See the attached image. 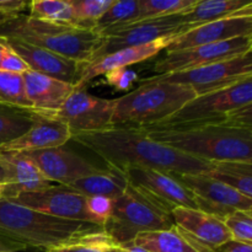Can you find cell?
<instances>
[{"instance_id":"obj_16","label":"cell","mask_w":252,"mask_h":252,"mask_svg":"<svg viewBox=\"0 0 252 252\" xmlns=\"http://www.w3.org/2000/svg\"><path fill=\"white\" fill-rule=\"evenodd\" d=\"M245 36H252V10L218 21L208 22L177 34L165 52L182 51Z\"/></svg>"},{"instance_id":"obj_42","label":"cell","mask_w":252,"mask_h":252,"mask_svg":"<svg viewBox=\"0 0 252 252\" xmlns=\"http://www.w3.org/2000/svg\"><path fill=\"white\" fill-rule=\"evenodd\" d=\"M0 252H25V251L16 250V249H12V248H10V246L4 245V244L0 243Z\"/></svg>"},{"instance_id":"obj_6","label":"cell","mask_w":252,"mask_h":252,"mask_svg":"<svg viewBox=\"0 0 252 252\" xmlns=\"http://www.w3.org/2000/svg\"><path fill=\"white\" fill-rule=\"evenodd\" d=\"M175 226L172 211L143 189L128 184L126 191L113 199L110 218L103 231L117 246L133 243L138 234L169 230Z\"/></svg>"},{"instance_id":"obj_24","label":"cell","mask_w":252,"mask_h":252,"mask_svg":"<svg viewBox=\"0 0 252 252\" xmlns=\"http://www.w3.org/2000/svg\"><path fill=\"white\" fill-rule=\"evenodd\" d=\"M248 10H252L250 0H198L192 9L182 12L181 21L182 24L189 25L192 30L201 25L226 19Z\"/></svg>"},{"instance_id":"obj_41","label":"cell","mask_w":252,"mask_h":252,"mask_svg":"<svg viewBox=\"0 0 252 252\" xmlns=\"http://www.w3.org/2000/svg\"><path fill=\"white\" fill-rule=\"evenodd\" d=\"M6 46H7L6 39L2 38V37H0V62H1L2 57H4V53H5V49H6Z\"/></svg>"},{"instance_id":"obj_31","label":"cell","mask_w":252,"mask_h":252,"mask_svg":"<svg viewBox=\"0 0 252 252\" xmlns=\"http://www.w3.org/2000/svg\"><path fill=\"white\" fill-rule=\"evenodd\" d=\"M115 0H70L76 26L94 30L97 20L105 14Z\"/></svg>"},{"instance_id":"obj_38","label":"cell","mask_w":252,"mask_h":252,"mask_svg":"<svg viewBox=\"0 0 252 252\" xmlns=\"http://www.w3.org/2000/svg\"><path fill=\"white\" fill-rule=\"evenodd\" d=\"M29 2L22 0H0V24L20 14H25Z\"/></svg>"},{"instance_id":"obj_14","label":"cell","mask_w":252,"mask_h":252,"mask_svg":"<svg viewBox=\"0 0 252 252\" xmlns=\"http://www.w3.org/2000/svg\"><path fill=\"white\" fill-rule=\"evenodd\" d=\"M123 171L129 184L145 191L171 211L179 207L197 209L193 196L176 174L147 167H127Z\"/></svg>"},{"instance_id":"obj_20","label":"cell","mask_w":252,"mask_h":252,"mask_svg":"<svg viewBox=\"0 0 252 252\" xmlns=\"http://www.w3.org/2000/svg\"><path fill=\"white\" fill-rule=\"evenodd\" d=\"M9 46L24 59L30 70L51 76L75 86L80 78L81 64L64 58L47 49L25 43L17 39H6Z\"/></svg>"},{"instance_id":"obj_23","label":"cell","mask_w":252,"mask_h":252,"mask_svg":"<svg viewBox=\"0 0 252 252\" xmlns=\"http://www.w3.org/2000/svg\"><path fill=\"white\" fill-rule=\"evenodd\" d=\"M128 184L129 182L123 170L107 166L100 171L76 180L68 186L85 197L100 196L116 199L126 191Z\"/></svg>"},{"instance_id":"obj_37","label":"cell","mask_w":252,"mask_h":252,"mask_svg":"<svg viewBox=\"0 0 252 252\" xmlns=\"http://www.w3.org/2000/svg\"><path fill=\"white\" fill-rule=\"evenodd\" d=\"M105 76L107 84L115 86L117 90H128L137 79V73L125 68L120 69V70L110 71V73L105 74Z\"/></svg>"},{"instance_id":"obj_10","label":"cell","mask_w":252,"mask_h":252,"mask_svg":"<svg viewBox=\"0 0 252 252\" xmlns=\"http://www.w3.org/2000/svg\"><path fill=\"white\" fill-rule=\"evenodd\" d=\"M177 177L192 193L197 209L204 213L224 221L235 211L252 212V198H248L209 175L186 174L177 175Z\"/></svg>"},{"instance_id":"obj_7","label":"cell","mask_w":252,"mask_h":252,"mask_svg":"<svg viewBox=\"0 0 252 252\" xmlns=\"http://www.w3.org/2000/svg\"><path fill=\"white\" fill-rule=\"evenodd\" d=\"M248 105H252V78L216 93L196 96L169 118L145 128H189L213 125L231 127L233 113Z\"/></svg>"},{"instance_id":"obj_15","label":"cell","mask_w":252,"mask_h":252,"mask_svg":"<svg viewBox=\"0 0 252 252\" xmlns=\"http://www.w3.org/2000/svg\"><path fill=\"white\" fill-rule=\"evenodd\" d=\"M24 154L38 167L47 180L63 186H68L76 180L103 169L94 165L78 153L63 147L24 152Z\"/></svg>"},{"instance_id":"obj_25","label":"cell","mask_w":252,"mask_h":252,"mask_svg":"<svg viewBox=\"0 0 252 252\" xmlns=\"http://www.w3.org/2000/svg\"><path fill=\"white\" fill-rule=\"evenodd\" d=\"M36 111L0 103V148L19 139L32 127Z\"/></svg>"},{"instance_id":"obj_19","label":"cell","mask_w":252,"mask_h":252,"mask_svg":"<svg viewBox=\"0 0 252 252\" xmlns=\"http://www.w3.org/2000/svg\"><path fill=\"white\" fill-rule=\"evenodd\" d=\"M174 37L175 36L164 37V38L157 39V41L143 44V46L121 49L115 53L101 57L96 61L83 63L81 64L80 78H79L75 88H86L88 83H90L93 79L97 78V76L105 75L110 71L128 68L133 64L140 63V62L147 61L152 57H155L158 53L167 48Z\"/></svg>"},{"instance_id":"obj_18","label":"cell","mask_w":252,"mask_h":252,"mask_svg":"<svg viewBox=\"0 0 252 252\" xmlns=\"http://www.w3.org/2000/svg\"><path fill=\"white\" fill-rule=\"evenodd\" d=\"M0 167L4 174V182L0 185L4 199H12L20 193L42 191L56 186L42 175L24 153L0 150Z\"/></svg>"},{"instance_id":"obj_1","label":"cell","mask_w":252,"mask_h":252,"mask_svg":"<svg viewBox=\"0 0 252 252\" xmlns=\"http://www.w3.org/2000/svg\"><path fill=\"white\" fill-rule=\"evenodd\" d=\"M70 139L100 157L107 166L121 170L147 167L177 175L208 174L212 170V162L155 142L143 128L111 126L96 132L75 133Z\"/></svg>"},{"instance_id":"obj_27","label":"cell","mask_w":252,"mask_h":252,"mask_svg":"<svg viewBox=\"0 0 252 252\" xmlns=\"http://www.w3.org/2000/svg\"><path fill=\"white\" fill-rule=\"evenodd\" d=\"M133 243L149 252H198L176 226H172L169 230L138 234Z\"/></svg>"},{"instance_id":"obj_11","label":"cell","mask_w":252,"mask_h":252,"mask_svg":"<svg viewBox=\"0 0 252 252\" xmlns=\"http://www.w3.org/2000/svg\"><path fill=\"white\" fill-rule=\"evenodd\" d=\"M116 98H101L94 96L85 88H75L62 107L53 115L63 122L71 134L96 132L110 127L115 111Z\"/></svg>"},{"instance_id":"obj_35","label":"cell","mask_w":252,"mask_h":252,"mask_svg":"<svg viewBox=\"0 0 252 252\" xmlns=\"http://www.w3.org/2000/svg\"><path fill=\"white\" fill-rule=\"evenodd\" d=\"M88 209L98 225H103L113 209V199L107 197H88Z\"/></svg>"},{"instance_id":"obj_44","label":"cell","mask_w":252,"mask_h":252,"mask_svg":"<svg viewBox=\"0 0 252 252\" xmlns=\"http://www.w3.org/2000/svg\"><path fill=\"white\" fill-rule=\"evenodd\" d=\"M0 199H2V196H1V186H0Z\"/></svg>"},{"instance_id":"obj_5","label":"cell","mask_w":252,"mask_h":252,"mask_svg":"<svg viewBox=\"0 0 252 252\" xmlns=\"http://www.w3.org/2000/svg\"><path fill=\"white\" fill-rule=\"evenodd\" d=\"M0 37L22 41L78 63H88L103 39L95 30L51 24L26 12L1 22Z\"/></svg>"},{"instance_id":"obj_28","label":"cell","mask_w":252,"mask_h":252,"mask_svg":"<svg viewBox=\"0 0 252 252\" xmlns=\"http://www.w3.org/2000/svg\"><path fill=\"white\" fill-rule=\"evenodd\" d=\"M138 15H139V0H126V1L115 0L107 11L97 20L94 30L101 36H105L116 30L135 24Z\"/></svg>"},{"instance_id":"obj_39","label":"cell","mask_w":252,"mask_h":252,"mask_svg":"<svg viewBox=\"0 0 252 252\" xmlns=\"http://www.w3.org/2000/svg\"><path fill=\"white\" fill-rule=\"evenodd\" d=\"M209 252H252V245L230 239Z\"/></svg>"},{"instance_id":"obj_40","label":"cell","mask_w":252,"mask_h":252,"mask_svg":"<svg viewBox=\"0 0 252 252\" xmlns=\"http://www.w3.org/2000/svg\"><path fill=\"white\" fill-rule=\"evenodd\" d=\"M120 250L121 252H149L145 250V249L140 248V246H137L134 243H129L123 246H120Z\"/></svg>"},{"instance_id":"obj_17","label":"cell","mask_w":252,"mask_h":252,"mask_svg":"<svg viewBox=\"0 0 252 252\" xmlns=\"http://www.w3.org/2000/svg\"><path fill=\"white\" fill-rule=\"evenodd\" d=\"M172 218L177 230L198 252H209L231 239L221 219L199 209L179 207L172 211Z\"/></svg>"},{"instance_id":"obj_2","label":"cell","mask_w":252,"mask_h":252,"mask_svg":"<svg viewBox=\"0 0 252 252\" xmlns=\"http://www.w3.org/2000/svg\"><path fill=\"white\" fill-rule=\"evenodd\" d=\"M102 229L97 224L57 218L0 199V243L16 250L46 252Z\"/></svg>"},{"instance_id":"obj_36","label":"cell","mask_w":252,"mask_h":252,"mask_svg":"<svg viewBox=\"0 0 252 252\" xmlns=\"http://www.w3.org/2000/svg\"><path fill=\"white\" fill-rule=\"evenodd\" d=\"M0 70L6 71V73L22 75V74H25L26 71H29L30 68L27 66V64L25 63L24 59H22L21 57L9 46V43H7L4 57H2L1 62H0Z\"/></svg>"},{"instance_id":"obj_8","label":"cell","mask_w":252,"mask_h":252,"mask_svg":"<svg viewBox=\"0 0 252 252\" xmlns=\"http://www.w3.org/2000/svg\"><path fill=\"white\" fill-rule=\"evenodd\" d=\"M158 76L171 83L189 86L196 96L207 95L252 78L251 52L201 68Z\"/></svg>"},{"instance_id":"obj_33","label":"cell","mask_w":252,"mask_h":252,"mask_svg":"<svg viewBox=\"0 0 252 252\" xmlns=\"http://www.w3.org/2000/svg\"><path fill=\"white\" fill-rule=\"evenodd\" d=\"M0 103L31 108L25 93L22 75L0 70Z\"/></svg>"},{"instance_id":"obj_9","label":"cell","mask_w":252,"mask_h":252,"mask_svg":"<svg viewBox=\"0 0 252 252\" xmlns=\"http://www.w3.org/2000/svg\"><path fill=\"white\" fill-rule=\"evenodd\" d=\"M251 48L252 36H245L182 51L165 52L164 56L154 63L153 71L155 75H165L177 71L191 70L243 56L251 52Z\"/></svg>"},{"instance_id":"obj_4","label":"cell","mask_w":252,"mask_h":252,"mask_svg":"<svg viewBox=\"0 0 252 252\" xmlns=\"http://www.w3.org/2000/svg\"><path fill=\"white\" fill-rule=\"evenodd\" d=\"M194 97L196 94L189 86L154 75L137 89L116 98L111 126L150 127L176 113Z\"/></svg>"},{"instance_id":"obj_34","label":"cell","mask_w":252,"mask_h":252,"mask_svg":"<svg viewBox=\"0 0 252 252\" xmlns=\"http://www.w3.org/2000/svg\"><path fill=\"white\" fill-rule=\"evenodd\" d=\"M231 239L252 245V212L235 211L224 219Z\"/></svg>"},{"instance_id":"obj_22","label":"cell","mask_w":252,"mask_h":252,"mask_svg":"<svg viewBox=\"0 0 252 252\" xmlns=\"http://www.w3.org/2000/svg\"><path fill=\"white\" fill-rule=\"evenodd\" d=\"M25 93L31 108L38 113L53 116L68 98L74 85L51 76L29 70L22 74Z\"/></svg>"},{"instance_id":"obj_30","label":"cell","mask_w":252,"mask_h":252,"mask_svg":"<svg viewBox=\"0 0 252 252\" xmlns=\"http://www.w3.org/2000/svg\"><path fill=\"white\" fill-rule=\"evenodd\" d=\"M197 1L198 0H139L137 22L182 14L192 9Z\"/></svg>"},{"instance_id":"obj_3","label":"cell","mask_w":252,"mask_h":252,"mask_svg":"<svg viewBox=\"0 0 252 252\" xmlns=\"http://www.w3.org/2000/svg\"><path fill=\"white\" fill-rule=\"evenodd\" d=\"M143 129L155 142L199 160L252 164V129L216 125Z\"/></svg>"},{"instance_id":"obj_26","label":"cell","mask_w":252,"mask_h":252,"mask_svg":"<svg viewBox=\"0 0 252 252\" xmlns=\"http://www.w3.org/2000/svg\"><path fill=\"white\" fill-rule=\"evenodd\" d=\"M207 175L233 187L248 198H252V164L243 161L212 162Z\"/></svg>"},{"instance_id":"obj_21","label":"cell","mask_w":252,"mask_h":252,"mask_svg":"<svg viewBox=\"0 0 252 252\" xmlns=\"http://www.w3.org/2000/svg\"><path fill=\"white\" fill-rule=\"evenodd\" d=\"M71 138L69 128L51 115L36 112L32 127L22 137L0 148L4 152H32L64 147Z\"/></svg>"},{"instance_id":"obj_32","label":"cell","mask_w":252,"mask_h":252,"mask_svg":"<svg viewBox=\"0 0 252 252\" xmlns=\"http://www.w3.org/2000/svg\"><path fill=\"white\" fill-rule=\"evenodd\" d=\"M46 252H120V246L116 245L102 229Z\"/></svg>"},{"instance_id":"obj_13","label":"cell","mask_w":252,"mask_h":252,"mask_svg":"<svg viewBox=\"0 0 252 252\" xmlns=\"http://www.w3.org/2000/svg\"><path fill=\"white\" fill-rule=\"evenodd\" d=\"M9 201L57 218L97 224L88 209V197L69 186L56 185L42 191L20 193Z\"/></svg>"},{"instance_id":"obj_29","label":"cell","mask_w":252,"mask_h":252,"mask_svg":"<svg viewBox=\"0 0 252 252\" xmlns=\"http://www.w3.org/2000/svg\"><path fill=\"white\" fill-rule=\"evenodd\" d=\"M29 15L41 21L78 27L70 0H33L29 2Z\"/></svg>"},{"instance_id":"obj_43","label":"cell","mask_w":252,"mask_h":252,"mask_svg":"<svg viewBox=\"0 0 252 252\" xmlns=\"http://www.w3.org/2000/svg\"><path fill=\"white\" fill-rule=\"evenodd\" d=\"M2 182H4V174H2V170L0 167V185H2Z\"/></svg>"},{"instance_id":"obj_45","label":"cell","mask_w":252,"mask_h":252,"mask_svg":"<svg viewBox=\"0 0 252 252\" xmlns=\"http://www.w3.org/2000/svg\"><path fill=\"white\" fill-rule=\"evenodd\" d=\"M120 252H121V250H120Z\"/></svg>"},{"instance_id":"obj_12","label":"cell","mask_w":252,"mask_h":252,"mask_svg":"<svg viewBox=\"0 0 252 252\" xmlns=\"http://www.w3.org/2000/svg\"><path fill=\"white\" fill-rule=\"evenodd\" d=\"M189 30H191L189 25L182 24L181 14L137 22L102 36V43L96 49L89 62L96 61L101 57L115 53L121 49L143 46L164 37L177 36Z\"/></svg>"}]
</instances>
